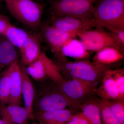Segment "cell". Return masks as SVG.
I'll use <instances>...</instances> for the list:
<instances>
[{"label": "cell", "instance_id": "9a60e30c", "mask_svg": "<svg viewBox=\"0 0 124 124\" xmlns=\"http://www.w3.org/2000/svg\"><path fill=\"white\" fill-rule=\"evenodd\" d=\"M75 114L73 110L67 108L52 111H34V119L41 124H66Z\"/></svg>", "mask_w": 124, "mask_h": 124}, {"label": "cell", "instance_id": "4dcf8cb0", "mask_svg": "<svg viewBox=\"0 0 124 124\" xmlns=\"http://www.w3.org/2000/svg\"><path fill=\"white\" fill-rule=\"evenodd\" d=\"M41 124L40 123H35V124Z\"/></svg>", "mask_w": 124, "mask_h": 124}, {"label": "cell", "instance_id": "cb8c5ba5", "mask_svg": "<svg viewBox=\"0 0 124 124\" xmlns=\"http://www.w3.org/2000/svg\"><path fill=\"white\" fill-rule=\"evenodd\" d=\"M115 81L121 99L124 100V69H111L107 71Z\"/></svg>", "mask_w": 124, "mask_h": 124}, {"label": "cell", "instance_id": "2e32d148", "mask_svg": "<svg viewBox=\"0 0 124 124\" xmlns=\"http://www.w3.org/2000/svg\"><path fill=\"white\" fill-rule=\"evenodd\" d=\"M19 57L17 48L4 35H0V72L18 61Z\"/></svg>", "mask_w": 124, "mask_h": 124}, {"label": "cell", "instance_id": "7402d4cb", "mask_svg": "<svg viewBox=\"0 0 124 124\" xmlns=\"http://www.w3.org/2000/svg\"><path fill=\"white\" fill-rule=\"evenodd\" d=\"M10 91V79L6 68L0 74V103L8 104Z\"/></svg>", "mask_w": 124, "mask_h": 124}, {"label": "cell", "instance_id": "9c48e42d", "mask_svg": "<svg viewBox=\"0 0 124 124\" xmlns=\"http://www.w3.org/2000/svg\"><path fill=\"white\" fill-rule=\"evenodd\" d=\"M47 22L58 31L76 33L101 27L93 19H84L69 17L51 16Z\"/></svg>", "mask_w": 124, "mask_h": 124}, {"label": "cell", "instance_id": "8fae6325", "mask_svg": "<svg viewBox=\"0 0 124 124\" xmlns=\"http://www.w3.org/2000/svg\"><path fill=\"white\" fill-rule=\"evenodd\" d=\"M7 68L10 79V96L8 104L21 106L22 103V77L20 64L15 62Z\"/></svg>", "mask_w": 124, "mask_h": 124}, {"label": "cell", "instance_id": "ba28073f", "mask_svg": "<svg viewBox=\"0 0 124 124\" xmlns=\"http://www.w3.org/2000/svg\"><path fill=\"white\" fill-rule=\"evenodd\" d=\"M39 32L42 39L45 41L51 51L54 54L56 59H67L61 53V49L69 39L76 37V33L63 32L55 29L47 22L41 23Z\"/></svg>", "mask_w": 124, "mask_h": 124}, {"label": "cell", "instance_id": "6da1fadb", "mask_svg": "<svg viewBox=\"0 0 124 124\" xmlns=\"http://www.w3.org/2000/svg\"><path fill=\"white\" fill-rule=\"evenodd\" d=\"M63 77L66 80L72 78L87 81L96 88L101 82L107 72L112 69L110 67L91 62L87 59L70 62L67 59L54 61Z\"/></svg>", "mask_w": 124, "mask_h": 124}, {"label": "cell", "instance_id": "30bf717a", "mask_svg": "<svg viewBox=\"0 0 124 124\" xmlns=\"http://www.w3.org/2000/svg\"><path fill=\"white\" fill-rule=\"evenodd\" d=\"M42 38L41 33L31 31L22 46L19 49L21 61L26 66L35 61L41 53V43Z\"/></svg>", "mask_w": 124, "mask_h": 124}, {"label": "cell", "instance_id": "3957f363", "mask_svg": "<svg viewBox=\"0 0 124 124\" xmlns=\"http://www.w3.org/2000/svg\"><path fill=\"white\" fill-rule=\"evenodd\" d=\"M93 18L107 31L124 30V0H99L93 7Z\"/></svg>", "mask_w": 124, "mask_h": 124}, {"label": "cell", "instance_id": "603a6c76", "mask_svg": "<svg viewBox=\"0 0 124 124\" xmlns=\"http://www.w3.org/2000/svg\"><path fill=\"white\" fill-rule=\"evenodd\" d=\"M104 100L116 118L121 124H124V100Z\"/></svg>", "mask_w": 124, "mask_h": 124}, {"label": "cell", "instance_id": "4fadbf2b", "mask_svg": "<svg viewBox=\"0 0 124 124\" xmlns=\"http://www.w3.org/2000/svg\"><path fill=\"white\" fill-rule=\"evenodd\" d=\"M0 117L7 124H26L29 119V114L24 107L1 103Z\"/></svg>", "mask_w": 124, "mask_h": 124}, {"label": "cell", "instance_id": "d4e9b609", "mask_svg": "<svg viewBox=\"0 0 124 124\" xmlns=\"http://www.w3.org/2000/svg\"><path fill=\"white\" fill-rule=\"evenodd\" d=\"M102 124H121L111 111L104 100L99 99Z\"/></svg>", "mask_w": 124, "mask_h": 124}, {"label": "cell", "instance_id": "1f68e13d", "mask_svg": "<svg viewBox=\"0 0 124 124\" xmlns=\"http://www.w3.org/2000/svg\"><path fill=\"white\" fill-rule=\"evenodd\" d=\"M28 124V123H26V124Z\"/></svg>", "mask_w": 124, "mask_h": 124}, {"label": "cell", "instance_id": "d6a6232c", "mask_svg": "<svg viewBox=\"0 0 124 124\" xmlns=\"http://www.w3.org/2000/svg\"><path fill=\"white\" fill-rule=\"evenodd\" d=\"M67 124V123H66V124Z\"/></svg>", "mask_w": 124, "mask_h": 124}, {"label": "cell", "instance_id": "484cf974", "mask_svg": "<svg viewBox=\"0 0 124 124\" xmlns=\"http://www.w3.org/2000/svg\"><path fill=\"white\" fill-rule=\"evenodd\" d=\"M67 124H90L88 120L81 112L75 114Z\"/></svg>", "mask_w": 124, "mask_h": 124}, {"label": "cell", "instance_id": "f546056e", "mask_svg": "<svg viewBox=\"0 0 124 124\" xmlns=\"http://www.w3.org/2000/svg\"><path fill=\"white\" fill-rule=\"evenodd\" d=\"M3 1H4V0H0V4L1 2H2Z\"/></svg>", "mask_w": 124, "mask_h": 124}, {"label": "cell", "instance_id": "f1b7e54d", "mask_svg": "<svg viewBox=\"0 0 124 124\" xmlns=\"http://www.w3.org/2000/svg\"><path fill=\"white\" fill-rule=\"evenodd\" d=\"M33 0L35 1H36V2H39V3H44L43 2H44V0Z\"/></svg>", "mask_w": 124, "mask_h": 124}, {"label": "cell", "instance_id": "52a82bcc", "mask_svg": "<svg viewBox=\"0 0 124 124\" xmlns=\"http://www.w3.org/2000/svg\"><path fill=\"white\" fill-rule=\"evenodd\" d=\"M58 86L75 109L80 108L81 105L93 96L96 89L89 82L75 78L65 80Z\"/></svg>", "mask_w": 124, "mask_h": 124}, {"label": "cell", "instance_id": "83f0119b", "mask_svg": "<svg viewBox=\"0 0 124 124\" xmlns=\"http://www.w3.org/2000/svg\"><path fill=\"white\" fill-rule=\"evenodd\" d=\"M0 124H7L0 117Z\"/></svg>", "mask_w": 124, "mask_h": 124}, {"label": "cell", "instance_id": "ffe728a7", "mask_svg": "<svg viewBox=\"0 0 124 124\" xmlns=\"http://www.w3.org/2000/svg\"><path fill=\"white\" fill-rule=\"evenodd\" d=\"M80 108L90 124H102L99 99L93 96L81 105Z\"/></svg>", "mask_w": 124, "mask_h": 124}, {"label": "cell", "instance_id": "e0dca14e", "mask_svg": "<svg viewBox=\"0 0 124 124\" xmlns=\"http://www.w3.org/2000/svg\"><path fill=\"white\" fill-rule=\"evenodd\" d=\"M61 53L64 57H69L77 60L87 59L90 55V51L76 37L70 38L64 44L61 49Z\"/></svg>", "mask_w": 124, "mask_h": 124}, {"label": "cell", "instance_id": "7a4b0ae2", "mask_svg": "<svg viewBox=\"0 0 124 124\" xmlns=\"http://www.w3.org/2000/svg\"><path fill=\"white\" fill-rule=\"evenodd\" d=\"M13 16L33 31H39L45 4L33 0H4Z\"/></svg>", "mask_w": 124, "mask_h": 124}, {"label": "cell", "instance_id": "5bb4252c", "mask_svg": "<svg viewBox=\"0 0 124 124\" xmlns=\"http://www.w3.org/2000/svg\"><path fill=\"white\" fill-rule=\"evenodd\" d=\"M19 64L22 72V96L24 101V107L28 112L29 119H34L33 103L35 90L30 76L27 72L26 66L21 62Z\"/></svg>", "mask_w": 124, "mask_h": 124}, {"label": "cell", "instance_id": "5b68a950", "mask_svg": "<svg viewBox=\"0 0 124 124\" xmlns=\"http://www.w3.org/2000/svg\"><path fill=\"white\" fill-rule=\"evenodd\" d=\"M52 16L93 19L94 5L99 0H46Z\"/></svg>", "mask_w": 124, "mask_h": 124}, {"label": "cell", "instance_id": "4316f807", "mask_svg": "<svg viewBox=\"0 0 124 124\" xmlns=\"http://www.w3.org/2000/svg\"><path fill=\"white\" fill-rule=\"evenodd\" d=\"M12 24L8 17L0 14V35H4L7 29Z\"/></svg>", "mask_w": 124, "mask_h": 124}, {"label": "cell", "instance_id": "ac0fdd59", "mask_svg": "<svg viewBox=\"0 0 124 124\" xmlns=\"http://www.w3.org/2000/svg\"><path fill=\"white\" fill-rule=\"evenodd\" d=\"M95 94L102 100H122L115 82L107 71L100 85L95 89Z\"/></svg>", "mask_w": 124, "mask_h": 124}, {"label": "cell", "instance_id": "44dd1931", "mask_svg": "<svg viewBox=\"0 0 124 124\" xmlns=\"http://www.w3.org/2000/svg\"><path fill=\"white\" fill-rule=\"evenodd\" d=\"M30 32L12 24L7 29L4 35L19 49L28 37Z\"/></svg>", "mask_w": 124, "mask_h": 124}, {"label": "cell", "instance_id": "8992f818", "mask_svg": "<svg viewBox=\"0 0 124 124\" xmlns=\"http://www.w3.org/2000/svg\"><path fill=\"white\" fill-rule=\"evenodd\" d=\"M79 40L87 50L98 52L106 47H112L124 52V45L110 32L103 27L95 28L77 33Z\"/></svg>", "mask_w": 124, "mask_h": 124}, {"label": "cell", "instance_id": "7c38bea8", "mask_svg": "<svg viewBox=\"0 0 124 124\" xmlns=\"http://www.w3.org/2000/svg\"><path fill=\"white\" fill-rule=\"evenodd\" d=\"M29 65L44 73L48 79L57 84L65 80L55 62L44 53L41 52L38 58Z\"/></svg>", "mask_w": 124, "mask_h": 124}, {"label": "cell", "instance_id": "277c9868", "mask_svg": "<svg viewBox=\"0 0 124 124\" xmlns=\"http://www.w3.org/2000/svg\"><path fill=\"white\" fill-rule=\"evenodd\" d=\"M67 107L75 109L73 104L60 90L58 85L54 83L49 86H43L35 91L33 110L52 111L62 110Z\"/></svg>", "mask_w": 124, "mask_h": 124}, {"label": "cell", "instance_id": "d6986e66", "mask_svg": "<svg viewBox=\"0 0 124 124\" xmlns=\"http://www.w3.org/2000/svg\"><path fill=\"white\" fill-rule=\"evenodd\" d=\"M124 58V53L112 47H106L98 51L93 61L113 68Z\"/></svg>", "mask_w": 124, "mask_h": 124}]
</instances>
